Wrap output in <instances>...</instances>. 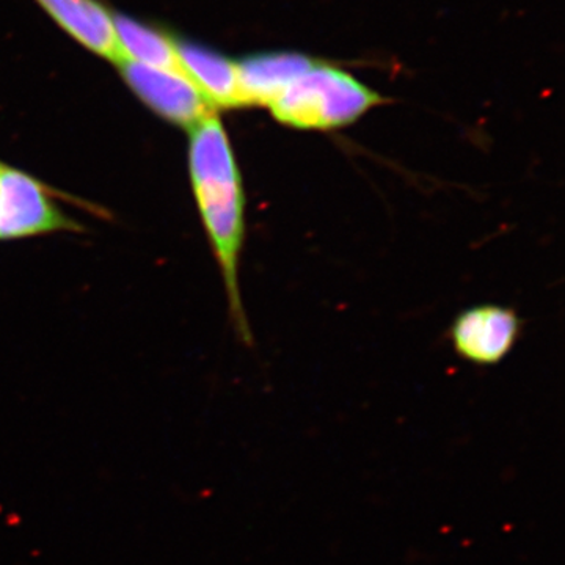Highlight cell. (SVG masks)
Masks as SVG:
<instances>
[{
  "label": "cell",
  "instance_id": "7a4b0ae2",
  "mask_svg": "<svg viewBox=\"0 0 565 565\" xmlns=\"http://www.w3.org/2000/svg\"><path fill=\"white\" fill-rule=\"evenodd\" d=\"M384 102L359 79L326 63H313L269 104L282 126L302 131L344 128Z\"/></svg>",
  "mask_w": 565,
  "mask_h": 565
},
{
  "label": "cell",
  "instance_id": "5b68a950",
  "mask_svg": "<svg viewBox=\"0 0 565 565\" xmlns=\"http://www.w3.org/2000/svg\"><path fill=\"white\" fill-rule=\"evenodd\" d=\"M519 333L520 319L515 311L497 305L463 311L451 329L456 352L476 364L500 363L514 348Z\"/></svg>",
  "mask_w": 565,
  "mask_h": 565
},
{
  "label": "cell",
  "instance_id": "277c9868",
  "mask_svg": "<svg viewBox=\"0 0 565 565\" xmlns=\"http://www.w3.org/2000/svg\"><path fill=\"white\" fill-rule=\"evenodd\" d=\"M117 65L134 95L162 120L189 129L217 111L181 70L154 68L126 58Z\"/></svg>",
  "mask_w": 565,
  "mask_h": 565
},
{
  "label": "cell",
  "instance_id": "6da1fadb",
  "mask_svg": "<svg viewBox=\"0 0 565 565\" xmlns=\"http://www.w3.org/2000/svg\"><path fill=\"white\" fill-rule=\"evenodd\" d=\"M189 174L204 232L221 267L230 313L245 341L250 340L239 289L241 253L245 239L243 177L232 141L217 111L188 129Z\"/></svg>",
  "mask_w": 565,
  "mask_h": 565
},
{
  "label": "cell",
  "instance_id": "52a82bcc",
  "mask_svg": "<svg viewBox=\"0 0 565 565\" xmlns=\"http://www.w3.org/2000/svg\"><path fill=\"white\" fill-rule=\"evenodd\" d=\"M313 63L296 52H269L237 62L241 107L269 106Z\"/></svg>",
  "mask_w": 565,
  "mask_h": 565
},
{
  "label": "cell",
  "instance_id": "3957f363",
  "mask_svg": "<svg viewBox=\"0 0 565 565\" xmlns=\"http://www.w3.org/2000/svg\"><path fill=\"white\" fill-rule=\"evenodd\" d=\"M32 174L0 162V241L28 239L57 232H81Z\"/></svg>",
  "mask_w": 565,
  "mask_h": 565
},
{
  "label": "cell",
  "instance_id": "8992f818",
  "mask_svg": "<svg viewBox=\"0 0 565 565\" xmlns=\"http://www.w3.org/2000/svg\"><path fill=\"white\" fill-rule=\"evenodd\" d=\"M41 9L81 43L85 50L107 61H121L114 17L98 0H36Z\"/></svg>",
  "mask_w": 565,
  "mask_h": 565
},
{
  "label": "cell",
  "instance_id": "ba28073f",
  "mask_svg": "<svg viewBox=\"0 0 565 565\" xmlns=\"http://www.w3.org/2000/svg\"><path fill=\"white\" fill-rule=\"evenodd\" d=\"M174 44L182 73L199 88L212 109L241 107L236 63L191 41L174 40Z\"/></svg>",
  "mask_w": 565,
  "mask_h": 565
},
{
  "label": "cell",
  "instance_id": "9c48e42d",
  "mask_svg": "<svg viewBox=\"0 0 565 565\" xmlns=\"http://www.w3.org/2000/svg\"><path fill=\"white\" fill-rule=\"evenodd\" d=\"M114 25L121 57L126 61L154 68L181 70L177 44L166 33L122 14L114 17Z\"/></svg>",
  "mask_w": 565,
  "mask_h": 565
}]
</instances>
